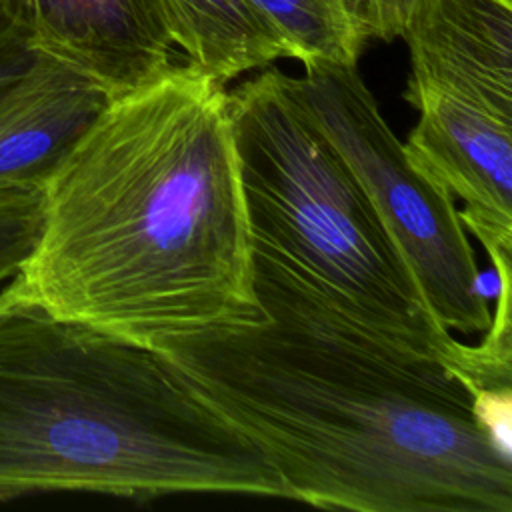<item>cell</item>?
I'll return each instance as SVG.
<instances>
[{
    "instance_id": "obj_4",
    "label": "cell",
    "mask_w": 512,
    "mask_h": 512,
    "mask_svg": "<svg viewBox=\"0 0 512 512\" xmlns=\"http://www.w3.org/2000/svg\"><path fill=\"white\" fill-rule=\"evenodd\" d=\"M252 250L346 316L462 376L468 344L430 314L362 182L276 66L228 92Z\"/></svg>"
},
{
    "instance_id": "obj_13",
    "label": "cell",
    "mask_w": 512,
    "mask_h": 512,
    "mask_svg": "<svg viewBox=\"0 0 512 512\" xmlns=\"http://www.w3.org/2000/svg\"><path fill=\"white\" fill-rule=\"evenodd\" d=\"M26 32L12 14L8 0H0V96L36 62Z\"/></svg>"
},
{
    "instance_id": "obj_5",
    "label": "cell",
    "mask_w": 512,
    "mask_h": 512,
    "mask_svg": "<svg viewBox=\"0 0 512 512\" xmlns=\"http://www.w3.org/2000/svg\"><path fill=\"white\" fill-rule=\"evenodd\" d=\"M302 66L296 92L362 182L430 314L446 330L486 332L492 316L454 196L410 160L356 66Z\"/></svg>"
},
{
    "instance_id": "obj_7",
    "label": "cell",
    "mask_w": 512,
    "mask_h": 512,
    "mask_svg": "<svg viewBox=\"0 0 512 512\" xmlns=\"http://www.w3.org/2000/svg\"><path fill=\"white\" fill-rule=\"evenodd\" d=\"M36 54L60 60L110 98L172 64L174 44L158 0H8Z\"/></svg>"
},
{
    "instance_id": "obj_12",
    "label": "cell",
    "mask_w": 512,
    "mask_h": 512,
    "mask_svg": "<svg viewBox=\"0 0 512 512\" xmlns=\"http://www.w3.org/2000/svg\"><path fill=\"white\" fill-rule=\"evenodd\" d=\"M44 212L38 186H0V284L6 282L32 252Z\"/></svg>"
},
{
    "instance_id": "obj_3",
    "label": "cell",
    "mask_w": 512,
    "mask_h": 512,
    "mask_svg": "<svg viewBox=\"0 0 512 512\" xmlns=\"http://www.w3.org/2000/svg\"><path fill=\"white\" fill-rule=\"evenodd\" d=\"M44 492L288 498L262 448L156 348L0 300V504Z\"/></svg>"
},
{
    "instance_id": "obj_14",
    "label": "cell",
    "mask_w": 512,
    "mask_h": 512,
    "mask_svg": "<svg viewBox=\"0 0 512 512\" xmlns=\"http://www.w3.org/2000/svg\"><path fill=\"white\" fill-rule=\"evenodd\" d=\"M352 4L366 40L392 42L402 38L418 0H352Z\"/></svg>"
},
{
    "instance_id": "obj_8",
    "label": "cell",
    "mask_w": 512,
    "mask_h": 512,
    "mask_svg": "<svg viewBox=\"0 0 512 512\" xmlns=\"http://www.w3.org/2000/svg\"><path fill=\"white\" fill-rule=\"evenodd\" d=\"M404 98L440 92L512 124V0H418Z\"/></svg>"
},
{
    "instance_id": "obj_11",
    "label": "cell",
    "mask_w": 512,
    "mask_h": 512,
    "mask_svg": "<svg viewBox=\"0 0 512 512\" xmlns=\"http://www.w3.org/2000/svg\"><path fill=\"white\" fill-rule=\"evenodd\" d=\"M292 50V60L358 64L366 36L352 0H252Z\"/></svg>"
},
{
    "instance_id": "obj_2",
    "label": "cell",
    "mask_w": 512,
    "mask_h": 512,
    "mask_svg": "<svg viewBox=\"0 0 512 512\" xmlns=\"http://www.w3.org/2000/svg\"><path fill=\"white\" fill-rule=\"evenodd\" d=\"M42 192L2 302L146 346L256 314L228 92L190 64L112 98Z\"/></svg>"
},
{
    "instance_id": "obj_1",
    "label": "cell",
    "mask_w": 512,
    "mask_h": 512,
    "mask_svg": "<svg viewBox=\"0 0 512 512\" xmlns=\"http://www.w3.org/2000/svg\"><path fill=\"white\" fill-rule=\"evenodd\" d=\"M256 314L152 344L256 442L288 498L356 512H512L508 436L446 362L346 316L252 250Z\"/></svg>"
},
{
    "instance_id": "obj_10",
    "label": "cell",
    "mask_w": 512,
    "mask_h": 512,
    "mask_svg": "<svg viewBox=\"0 0 512 512\" xmlns=\"http://www.w3.org/2000/svg\"><path fill=\"white\" fill-rule=\"evenodd\" d=\"M184 62L218 84L292 58L276 26L252 0H158Z\"/></svg>"
},
{
    "instance_id": "obj_9",
    "label": "cell",
    "mask_w": 512,
    "mask_h": 512,
    "mask_svg": "<svg viewBox=\"0 0 512 512\" xmlns=\"http://www.w3.org/2000/svg\"><path fill=\"white\" fill-rule=\"evenodd\" d=\"M112 98L72 66L38 54L0 96V186H38Z\"/></svg>"
},
{
    "instance_id": "obj_6",
    "label": "cell",
    "mask_w": 512,
    "mask_h": 512,
    "mask_svg": "<svg viewBox=\"0 0 512 512\" xmlns=\"http://www.w3.org/2000/svg\"><path fill=\"white\" fill-rule=\"evenodd\" d=\"M404 100L420 112L410 160L464 200L460 220L484 250L512 246V124L432 90Z\"/></svg>"
}]
</instances>
